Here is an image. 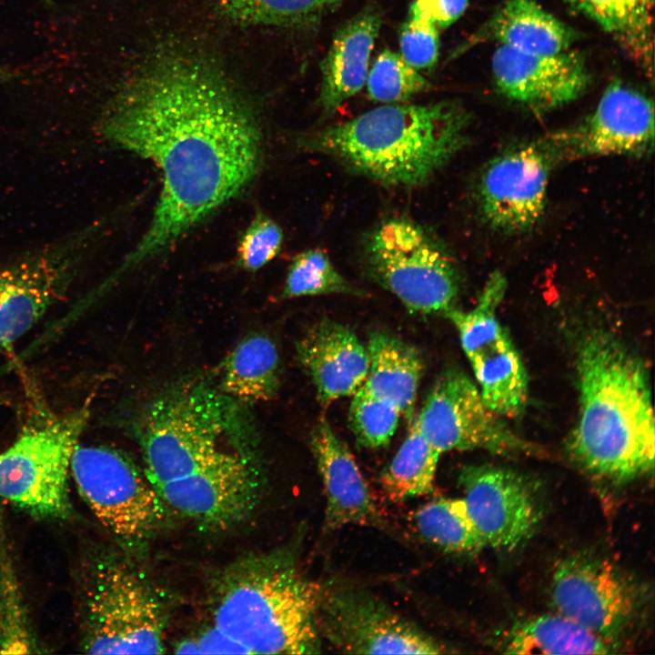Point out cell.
<instances>
[{"instance_id":"17","label":"cell","mask_w":655,"mask_h":655,"mask_svg":"<svg viewBox=\"0 0 655 655\" xmlns=\"http://www.w3.org/2000/svg\"><path fill=\"white\" fill-rule=\"evenodd\" d=\"M154 487L166 507L214 529L247 517L258 495L257 475L248 460L223 450L189 474Z\"/></svg>"},{"instance_id":"23","label":"cell","mask_w":655,"mask_h":655,"mask_svg":"<svg viewBox=\"0 0 655 655\" xmlns=\"http://www.w3.org/2000/svg\"><path fill=\"white\" fill-rule=\"evenodd\" d=\"M481 37L521 52L553 55L569 50L577 35L533 0H506L475 36Z\"/></svg>"},{"instance_id":"16","label":"cell","mask_w":655,"mask_h":655,"mask_svg":"<svg viewBox=\"0 0 655 655\" xmlns=\"http://www.w3.org/2000/svg\"><path fill=\"white\" fill-rule=\"evenodd\" d=\"M468 514L487 547L510 551L536 531L541 508L531 482L499 466L464 467L458 476Z\"/></svg>"},{"instance_id":"27","label":"cell","mask_w":655,"mask_h":655,"mask_svg":"<svg viewBox=\"0 0 655 655\" xmlns=\"http://www.w3.org/2000/svg\"><path fill=\"white\" fill-rule=\"evenodd\" d=\"M613 644L556 612L521 620L508 632L503 652L509 654H608Z\"/></svg>"},{"instance_id":"22","label":"cell","mask_w":655,"mask_h":655,"mask_svg":"<svg viewBox=\"0 0 655 655\" xmlns=\"http://www.w3.org/2000/svg\"><path fill=\"white\" fill-rule=\"evenodd\" d=\"M382 24V15L368 5L339 26L320 64L318 104L328 115L358 93L367 81L370 54Z\"/></svg>"},{"instance_id":"12","label":"cell","mask_w":655,"mask_h":655,"mask_svg":"<svg viewBox=\"0 0 655 655\" xmlns=\"http://www.w3.org/2000/svg\"><path fill=\"white\" fill-rule=\"evenodd\" d=\"M646 597L640 585L618 567L589 553L559 561L550 583L556 612L612 644L638 619Z\"/></svg>"},{"instance_id":"28","label":"cell","mask_w":655,"mask_h":655,"mask_svg":"<svg viewBox=\"0 0 655 655\" xmlns=\"http://www.w3.org/2000/svg\"><path fill=\"white\" fill-rule=\"evenodd\" d=\"M439 456L414 421L402 446L381 475L380 483L387 497L400 502L429 493Z\"/></svg>"},{"instance_id":"31","label":"cell","mask_w":655,"mask_h":655,"mask_svg":"<svg viewBox=\"0 0 655 655\" xmlns=\"http://www.w3.org/2000/svg\"><path fill=\"white\" fill-rule=\"evenodd\" d=\"M219 5L235 21L283 27L313 25L326 10L323 0H219Z\"/></svg>"},{"instance_id":"4","label":"cell","mask_w":655,"mask_h":655,"mask_svg":"<svg viewBox=\"0 0 655 655\" xmlns=\"http://www.w3.org/2000/svg\"><path fill=\"white\" fill-rule=\"evenodd\" d=\"M215 627L249 654H317V611L322 586L290 551L240 561L221 580Z\"/></svg>"},{"instance_id":"38","label":"cell","mask_w":655,"mask_h":655,"mask_svg":"<svg viewBox=\"0 0 655 655\" xmlns=\"http://www.w3.org/2000/svg\"><path fill=\"white\" fill-rule=\"evenodd\" d=\"M176 649V653L249 654L243 646L215 626L196 639L181 642Z\"/></svg>"},{"instance_id":"30","label":"cell","mask_w":655,"mask_h":655,"mask_svg":"<svg viewBox=\"0 0 655 655\" xmlns=\"http://www.w3.org/2000/svg\"><path fill=\"white\" fill-rule=\"evenodd\" d=\"M320 249H307L296 255L288 267L283 298L328 294L360 295Z\"/></svg>"},{"instance_id":"5","label":"cell","mask_w":655,"mask_h":655,"mask_svg":"<svg viewBox=\"0 0 655 655\" xmlns=\"http://www.w3.org/2000/svg\"><path fill=\"white\" fill-rule=\"evenodd\" d=\"M240 402L204 379L180 384L151 401L136 436L153 486L186 476L220 449L226 435L247 429Z\"/></svg>"},{"instance_id":"33","label":"cell","mask_w":655,"mask_h":655,"mask_svg":"<svg viewBox=\"0 0 655 655\" xmlns=\"http://www.w3.org/2000/svg\"><path fill=\"white\" fill-rule=\"evenodd\" d=\"M366 84L369 98L384 103L405 102L430 87L429 82L400 54L388 49L374 61Z\"/></svg>"},{"instance_id":"35","label":"cell","mask_w":655,"mask_h":655,"mask_svg":"<svg viewBox=\"0 0 655 655\" xmlns=\"http://www.w3.org/2000/svg\"><path fill=\"white\" fill-rule=\"evenodd\" d=\"M281 227L269 217L258 213L245 232L237 247V264L255 272L269 263L280 251Z\"/></svg>"},{"instance_id":"9","label":"cell","mask_w":655,"mask_h":655,"mask_svg":"<svg viewBox=\"0 0 655 655\" xmlns=\"http://www.w3.org/2000/svg\"><path fill=\"white\" fill-rule=\"evenodd\" d=\"M70 474L87 507L122 544L146 542L163 523L166 506L145 471L126 453L77 445Z\"/></svg>"},{"instance_id":"13","label":"cell","mask_w":655,"mask_h":655,"mask_svg":"<svg viewBox=\"0 0 655 655\" xmlns=\"http://www.w3.org/2000/svg\"><path fill=\"white\" fill-rule=\"evenodd\" d=\"M502 418L486 405L465 373L449 369L436 381L415 421L440 454L473 449L498 455L541 452L538 446L516 435Z\"/></svg>"},{"instance_id":"39","label":"cell","mask_w":655,"mask_h":655,"mask_svg":"<svg viewBox=\"0 0 655 655\" xmlns=\"http://www.w3.org/2000/svg\"><path fill=\"white\" fill-rule=\"evenodd\" d=\"M342 0H323L326 9L335 6Z\"/></svg>"},{"instance_id":"10","label":"cell","mask_w":655,"mask_h":655,"mask_svg":"<svg viewBox=\"0 0 655 655\" xmlns=\"http://www.w3.org/2000/svg\"><path fill=\"white\" fill-rule=\"evenodd\" d=\"M100 225L0 266V352L29 332L62 300L76 279Z\"/></svg>"},{"instance_id":"15","label":"cell","mask_w":655,"mask_h":655,"mask_svg":"<svg viewBox=\"0 0 655 655\" xmlns=\"http://www.w3.org/2000/svg\"><path fill=\"white\" fill-rule=\"evenodd\" d=\"M555 161L546 140L511 147L491 159L478 186L480 213L488 225L503 233L535 226L544 213Z\"/></svg>"},{"instance_id":"20","label":"cell","mask_w":655,"mask_h":655,"mask_svg":"<svg viewBox=\"0 0 655 655\" xmlns=\"http://www.w3.org/2000/svg\"><path fill=\"white\" fill-rule=\"evenodd\" d=\"M310 444L326 495L325 529L380 527L381 516L354 457L326 419L314 427Z\"/></svg>"},{"instance_id":"21","label":"cell","mask_w":655,"mask_h":655,"mask_svg":"<svg viewBox=\"0 0 655 655\" xmlns=\"http://www.w3.org/2000/svg\"><path fill=\"white\" fill-rule=\"evenodd\" d=\"M297 352L324 404L353 396L367 378V348L342 324L330 320L316 324L299 339Z\"/></svg>"},{"instance_id":"32","label":"cell","mask_w":655,"mask_h":655,"mask_svg":"<svg viewBox=\"0 0 655 655\" xmlns=\"http://www.w3.org/2000/svg\"><path fill=\"white\" fill-rule=\"evenodd\" d=\"M36 648L15 569L0 545V652H36Z\"/></svg>"},{"instance_id":"26","label":"cell","mask_w":655,"mask_h":655,"mask_svg":"<svg viewBox=\"0 0 655 655\" xmlns=\"http://www.w3.org/2000/svg\"><path fill=\"white\" fill-rule=\"evenodd\" d=\"M596 22L649 76L653 74V0H566Z\"/></svg>"},{"instance_id":"19","label":"cell","mask_w":655,"mask_h":655,"mask_svg":"<svg viewBox=\"0 0 655 655\" xmlns=\"http://www.w3.org/2000/svg\"><path fill=\"white\" fill-rule=\"evenodd\" d=\"M491 68L503 96L538 111L574 101L590 82L584 59L569 50L539 55L500 45L493 53Z\"/></svg>"},{"instance_id":"3","label":"cell","mask_w":655,"mask_h":655,"mask_svg":"<svg viewBox=\"0 0 655 655\" xmlns=\"http://www.w3.org/2000/svg\"><path fill=\"white\" fill-rule=\"evenodd\" d=\"M468 126L457 103L388 105L314 133L302 146L384 185L413 187L464 147Z\"/></svg>"},{"instance_id":"36","label":"cell","mask_w":655,"mask_h":655,"mask_svg":"<svg viewBox=\"0 0 655 655\" xmlns=\"http://www.w3.org/2000/svg\"><path fill=\"white\" fill-rule=\"evenodd\" d=\"M400 55L413 68L429 69L438 58V28L433 23L408 18L400 27Z\"/></svg>"},{"instance_id":"18","label":"cell","mask_w":655,"mask_h":655,"mask_svg":"<svg viewBox=\"0 0 655 655\" xmlns=\"http://www.w3.org/2000/svg\"><path fill=\"white\" fill-rule=\"evenodd\" d=\"M555 160L642 156L654 144L651 101L620 82L610 84L593 114L575 128L546 140Z\"/></svg>"},{"instance_id":"2","label":"cell","mask_w":655,"mask_h":655,"mask_svg":"<svg viewBox=\"0 0 655 655\" xmlns=\"http://www.w3.org/2000/svg\"><path fill=\"white\" fill-rule=\"evenodd\" d=\"M579 396L568 441L575 462L590 475L625 484L654 467L650 379L642 360L604 331H592L576 354Z\"/></svg>"},{"instance_id":"37","label":"cell","mask_w":655,"mask_h":655,"mask_svg":"<svg viewBox=\"0 0 655 655\" xmlns=\"http://www.w3.org/2000/svg\"><path fill=\"white\" fill-rule=\"evenodd\" d=\"M469 0H414L408 10V18L433 23L446 28L456 22L465 12Z\"/></svg>"},{"instance_id":"14","label":"cell","mask_w":655,"mask_h":655,"mask_svg":"<svg viewBox=\"0 0 655 655\" xmlns=\"http://www.w3.org/2000/svg\"><path fill=\"white\" fill-rule=\"evenodd\" d=\"M317 621L321 639L344 653L445 652L430 635L361 589L322 587Z\"/></svg>"},{"instance_id":"6","label":"cell","mask_w":655,"mask_h":655,"mask_svg":"<svg viewBox=\"0 0 655 655\" xmlns=\"http://www.w3.org/2000/svg\"><path fill=\"white\" fill-rule=\"evenodd\" d=\"M83 575L80 609L86 652H165L166 607L144 576L108 556L93 559Z\"/></svg>"},{"instance_id":"11","label":"cell","mask_w":655,"mask_h":655,"mask_svg":"<svg viewBox=\"0 0 655 655\" xmlns=\"http://www.w3.org/2000/svg\"><path fill=\"white\" fill-rule=\"evenodd\" d=\"M506 290L505 277L495 271L471 310L452 307L444 314L458 330L486 405L503 418H514L526 407L529 378L519 351L497 316Z\"/></svg>"},{"instance_id":"24","label":"cell","mask_w":655,"mask_h":655,"mask_svg":"<svg viewBox=\"0 0 655 655\" xmlns=\"http://www.w3.org/2000/svg\"><path fill=\"white\" fill-rule=\"evenodd\" d=\"M217 378V388L238 402L271 399L279 386L276 344L262 333L246 336L221 362Z\"/></svg>"},{"instance_id":"25","label":"cell","mask_w":655,"mask_h":655,"mask_svg":"<svg viewBox=\"0 0 655 655\" xmlns=\"http://www.w3.org/2000/svg\"><path fill=\"white\" fill-rule=\"evenodd\" d=\"M369 365L363 387L409 415L416 400L423 364L418 351L385 331L373 332L367 347Z\"/></svg>"},{"instance_id":"8","label":"cell","mask_w":655,"mask_h":655,"mask_svg":"<svg viewBox=\"0 0 655 655\" xmlns=\"http://www.w3.org/2000/svg\"><path fill=\"white\" fill-rule=\"evenodd\" d=\"M368 276L408 309L445 313L454 307L460 277L442 244L419 224L401 217L377 227L363 248Z\"/></svg>"},{"instance_id":"34","label":"cell","mask_w":655,"mask_h":655,"mask_svg":"<svg viewBox=\"0 0 655 655\" xmlns=\"http://www.w3.org/2000/svg\"><path fill=\"white\" fill-rule=\"evenodd\" d=\"M401 415L397 406L363 386L353 395L349 423L357 440L367 448L384 447L393 437Z\"/></svg>"},{"instance_id":"1","label":"cell","mask_w":655,"mask_h":655,"mask_svg":"<svg viewBox=\"0 0 655 655\" xmlns=\"http://www.w3.org/2000/svg\"><path fill=\"white\" fill-rule=\"evenodd\" d=\"M102 131L162 175L149 226L116 277L237 195L261 156L259 126L247 104L217 70L185 55L165 56L146 68L116 99Z\"/></svg>"},{"instance_id":"29","label":"cell","mask_w":655,"mask_h":655,"mask_svg":"<svg viewBox=\"0 0 655 655\" xmlns=\"http://www.w3.org/2000/svg\"><path fill=\"white\" fill-rule=\"evenodd\" d=\"M416 527L428 542L450 552L472 554L487 547L461 499H438L415 513Z\"/></svg>"},{"instance_id":"7","label":"cell","mask_w":655,"mask_h":655,"mask_svg":"<svg viewBox=\"0 0 655 655\" xmlns=\"http://www.w3.org/2000/svg\"><path fill=\"white\" fill-rule=\"evenodd\" d=\"M89 416L87 406L63 414L43 408L31 414L0 453V498L37 519H69L71 460Z\"/></svg>"}]
</instances>
